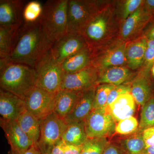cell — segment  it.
Here are the masks:
<instances>
[{
    "mask_svg": "<svg viewBox=\"0 0 154 154\" xmlns=\"http://www.w3.org/2000/svg\"><path fill=\"white\" fill-rule=\"evenodd\" d=\"M146 148L154 146V127L149 128L142 132Z\"/></svg>",
    "mask_w": 154,
    "mask_h": 154,
    "instance_id": "cell-36",
    "label": "cell"
},
{
    "mask_svg": "<svg viewBox=\"0 0 154 154\" xmlns=\"http://www.w3.org/2000/svg\"><path fill=\"white\" fill-rule=\"evenodd\" d=\"M34 69L36 87L53 94L60 90L65 73L61 64L53 56L51 49L38 61Z\"/></svg>",
    "mask_w": 154,
    "mask_h": 154,
    "instance_id": "cell-6",
    "label": "cell"
},
{
    "mask_svg": "<svg viewBox=\"0 0 154 154\" xmlns=\"http://www.w3.org/2000/svg\"><path fill=\"white\" fill-rule=\"evenodd\" d=\"M138 127L137 119L131 116L118 122L116 126L115 132L122 135H128L137 132Z\"/></svg>",
    "mask_w": 154,
    "mask_h": 154,
    "instance_id": "cell-33",
    "label": "cell"
},
{
    "mask_svg": "<svg viewBox=\"0 0 154 154\" xmlns=\"http://www.w3.org/2000/svg\"><path fill=\"white\" fill-rule=\"evenodd\" d=\"M17 121L33 144L37 145L40 137L41 119L26 110Z\"/></svg>",
    "mask_w": 154,
    "mask_h": 154,
    "instance_id": "cell-24",
    "label": "cell"
},
{
    "mask_svg": "<svg viewBox=\"0 0 154 154\" xmlns=\"http://www.w3.org/2000/svg\"><path fill=\"white\" fill-rule=\"evenodd\" d=\"M137 72L126 66L111 67L99 73L97 85L107 84L118 86L131 82Z\"/></svg>",
    "mask_w": 154,
    "mask_h": 154,
    "instance_id": "cell-20",
    "label": "cell"
},
{
    "mask_svg": "<svg viewBox=\"0 0 154 154\" xmlns=\"http://www.w3.org/2000/svg\"><path fill=\"white\" fill-rule=\"evenodd\" d=\"M25 101L18 96L0 89V114L1 118L9 121H17L26 111Z\"/></svg>",
    "mask_w": 154,
    "mask_h": 154,
    "instance_id": "cell-17",
    "label": "cell"
},
{
    "mask_svg": "<svg viewBox=\"0 0 154 154\" xmlns=\"http://www.w3.org/2000/svg\"><path fill=\"white\" fill-rule=\"evenodd\" d=\"M131 82L116 86L115 88H113L111 91L108 96L106 105V108L108 107L119 96L126 93H131Z\"/></svg>",
    "mask_w": 154,
    "mask_h": 154,
    "instance_id": "cell-34",
    "label": "cell"
},
{
    "mask_svg": "<svg viewBox=\"0 0 154 154\" xmlns=\"http://www.w3.org/2000/svg\"><path fill=\"white\" fill-rule=\"evenodd\" d=\"M88 138L85 121H75L67 123L62 140L66 143L82 146Z\"/></svg>",
    "mask_w": 154,
    "mask_h": 154,
    "instance_id": "cell-25",
    "label": "cell"
},
{
    "mask_svg": "<svg viewBox=\"0 0 154 154\" xmlns=\"http://www.w3.org/2000/svg\"><path fill=\"white\" fill-rule=\"evenodd\" d=\"M99 72L91 65L82 70L65 73L60 90L82 92L97 85Z\"/></svg>",
    "mask_w": 154,
    "mask_h": 154,
    "instance_id": "cell-11",
    "label": "cell"
},
{
    "mask_svg": "<svg viewBox=\"0 0 154 154\" xmlns=\"http://www.w3.org/2000/svg\"><path fill=\"white\" fill-rule=\"evenodd\" d=\"M96 86L82 92L72 109L64 119L66 123L85 121L93 109Z\"/></svg>",
    "mask_w": 154,
    "mask_h": 154,
    "instance_id": "cell-18",
    "label": "cell"
},
{
    "mask_svg": "<svg viewBox=\"0 0 154 154\" xmlns=\"http://www.w3.org/2000/svg\"><path fill=\"white\" fill-rule=\"evenodd\" d=\"M66 125L64 119L54 112L41 119L40 137L37 146L41 154H51L53 148L62 140Z\"/></svg>",
    "mask_w": 154,
    "mask_h": 154,
    "instance_id": "cell-8",
    "label": "cell"
},
{
    "mask_svg": "<svg viewBox=\"0 0 154 154\" xmlns=\"http://www.w3.org/2000/svg\"><path fill=\"white\" fill-rule=\"evenodd\" d=\"M147 40L140 37L127 42L125 49L126 66L133 71H138L143 64Z\"/></svg>",
    "mask_w": 154,
    "mask_h": 154,
    "instance_id": "cell-19",
    "label": "cell"
},
{
    "mask_svg": "<svg viewBox=\"0 0 154 154\" xmlns=\"http://www.w3.org/2000/svg\"><path fill=\"white\" fill-rule=\"evenodd\" d=\"M116 86L110 84L97 85L96 87L93 109H105L110 92Z\"/></svg>",
    "mask_w": 154,
    "mask_h": 154,
    "instance_id": "cell-32",
    "label": "cell"
},
{
    "mask_svg": "<svg viewBox=\"0 0 154 154\" xmlns=\"http://www.w3.org/2000/svg\"><path fill=\"white\" fill-rule=\"evenodd\" d=\"M0 124L12 150L18 154H22L33 144L17 121H9L1 118Z\"/></svg>",
    "mask_w": 154,
    "mask_h": 154,
    "instance_id": "cell-15",
    "label": "cell"
},
{
    "mask_svg": "<svg viewBox=\"0 0 154 154\" xmlns=\"http://www.w3.org/2000/svg\"><path fill=\"white\" fill-rule=\"evenodd\" d=\"M62 147L64 154H81L82 152V146H75L63 141Z\"/></svg>",
    "mask_w": 154,
    "mask_h": 154,
    "instance_id": "cell-38",
    "label": "cell"
},
{
    "mask_svg": "<svg viewBox=\"0 0 154 154\" xmlns=\"http://www.w3.org/2000/svg\"><path fill=\"white\" fill-rule=\"evenodd\" d=\"M136 103L131 93L119 96L108 107L115 121L119 122L133 116L136 111Z\"/></svg>",
    "mask_w": 154,
    "mask_h": 154,
    "instance_id": "cell-21",
    "label": "cell"
},
{
    "mask_svg": "<svg viewBox=\"0 0 154 154\" xmlns=\"http://www.w3.org/2000/svg\"><path fill=\"white\" fill-rule=\"evenodd\" d=\"M19 29L0 26V60L6 62L13 49Z\"/></svg>",
    "mask_w": 154,
    "mask_h": 154,
    "instance_id": "cell-27",
    "label": "cell"
},
{
    "mask_svg": "<svg viewBox=\"0 0 154 154\" xmlns=\"http://www.w3.org/2000/svg\"><path fill=\"white\" fill-rule=\"evenodd\" d=\"M126 44L118 37L92 51L91 65L99 73L111 67L126 66Z\"/></svg>",
    "mask_w": 154,
    "mask_h": 154,
    "instance_id": "cell-7",
    "label": "cell"
},
{
    "mask_svg": "<svg viewBox=\"0 0 154 154\" xmlns=\"http://www.w3.org/2000/svg\"><path fill=\"white\" fill-rule=\"evenodd\" d=\"M109 143L107 137L88 138L82 146L81 154H103Z\"/></svg>",
    "mask_w": 154,
    "mask_h": 154,
    "instance_id": "cell-30",
    "label": "cell"
},
{
    "mask_svg": "<svg viewBox=\"0 0 154 154\" xmlns=\"http://www.w3.org/2000/svg\"><path fill=\"white\" fill-rule=\"evenodd\" d=\"M121 25L110 1L88 22L81 34L92 51L119 37Z\"/></svg>",
    "mask_w": 154,
    "mask_h": 154,
    "instance_id": "cell-2",
    "label": "cell"
},
{
    "mask_svg": "<svg viewBox=\"0 0 154 154\" xmlns=\"http://www.w3.org/2000/svg\"><path fill=\"white\" fill-rule=\"evenodd\" d=\"M148 47L154 49V40H147Z\"/></svg>",
    "mask_w": 154,
    "mask_h": 154,
    "instance_id": "cell-44",
    "label": "cell"
},
{
    "mask_svg": "<svg viewBox=\"0 0 154 154\" xmlns=\"http://www.w3.org/2000/svg\"><path fill=\"white\" fill-rule=\"evenodd\" d=\"M51 154H64L62 147V141H61L59 143L53 148Z\"/></svg>",
    "mask_w": 154,
    "mask_h": 154,
    "instance_id": "cell-42",
    "label": "cell"
},
{
    "mask_svg": "<svg viewBox=\"0 0 154 154\" xmlns=\"http://www.w3.org/2000/svg\"><path fill=\"white\" fill-rule=\"evenodd\" d=\"M88 138L107 137L115 132L116 123L108 107L93 109L85 120Z\"/></svg>",
    "mask_w": 154,
    "mask_h": 154,
    "instance_id": "cell-9",
    "label": "cell"
},
{
    "mask_svg": "<svg viewBox=\"0 0 154 154\" xmlns=\"http://www.w3.org/2000/svg\"><path fill=\"white\" fill-rule=\"evenodd\" d=\"M144 0L113 1L116 13L122 24L142 5Z\"/></svg>",
    "mask_w": 154,
    "mask_h": 154,
    "instance_id": "cell-28",
    "label": "cell"
},
{
    "mask_svg": "<svg viewBox=\"0 0 154 154\" xmlns=\"http://www.w3.org/2000/svg\"><path fill=\"white\" fill-rule=\"evenodd\" d=\"M26 2L22 0L0 1V26L19 29L24 23Z\"/></svg>",
    "mask_w": 154,
    "mask_h": 154,
    "instance_id": "cell-14",
    "label": "cell"
},
{
    "mask_svg": "<svg viewBox=\"0 0 154 154\" xmlns=\"http://www.w3.org/2000/svg\"><path fill=\"white\" fill-rule=\"evenodd\" d=\"M143 154H154V146L146 148Z\"/></svg>",
    "mask_w": 154,
    "mask_h": 154,
    "instance_id": "cell-43",
    "label": "cell"
},
{
    "mask_svg": "<svg viewBox=\"0 0 154 154\" xmlns=\"http://www.w3.org/2000/svg\"><path fill=\"white\" fill-rule=\"evenodd\" d=\"M88 47L82 34L68 33L53 43L51 51L54 58L61 64L68 58Z\"/></svg>",
    "mask_w": 154,
    "mask_h": 154,
    "instance_id": "cell-12",
    "label": "cell"
},
{
    "mask_svg": "<svg viewBox=\"0 0 154 154\" xmlns=\"http://www.w3.org/2000/svg\"><path fill=\"white\" fill-rule=\"evenodd\" d=\"M141 37H145L147 40H154V17L150 19L146 25Z\"/></svg>",
    "mask_w": 154,
    "mask_h": 154,
    "instance_id": "cell-37",
    "label": "cell"
},
{
    "mask_svg": "<svg viewBox=\"0 0 154 154\" xmlns=\"http://www.w3.org/2000/svg\"><path fill=\"white\" fill-rule=\"evenodd\" d=\"M152 127H154V97L142 107L138 131L143 132L145 130Z\"/></svg>",
    "mask_w": 154,
    "mask_h": 154,
    "instance_id": "cell-29",
    "label": "cell"
},
{
    "mask_svg": "<svg viewBox=\"0 0 154 154\" xmlns=\"http://www.w3.org/2000/svg\"><path fill=\"white\" fill-rule=\"evenodd\" d=\"M110 1L69 0L67 33L81 34L88 22Z\"/></svg>",
    "mask_w": 154,
    "mask_h": 154,
    "instance_id": "cell-5",
    "label": "cell"
},
{
    "mask_svg": "<svg viewBox=\"0 0 154 154\" xmlns=\"http://www.w3.org/2000/svg\"><path fill=\"white\" fill-rule=\"evenodd\" d=\"M69 0H50L43 5L39 22L45 34L53 43L67 33Z\"/></svg>",
    "mask_w": 154,
    "mask_h": 154,
    "instance_id": "cell-4",
    "label": "cell"
},
{
    "mask_svg": "<svg viewBox=\"0 0 154 154\" xmlns=\"http://www.w3.org/2000/svg\"><path fill=\"white\" fill-rule=\"evenodd\" d=\"M9 154H18L16 152L12 150L11 149V150L9 152Z\"/></svg>",
    "mask_w": 154,
    "mask_h": 154,
    "instance_id": "cell-46",
    "label": "cell"
},
{
    "mask_svg": "<svg viewBox=\"0 0 154 154\" xmlns=\"http://www.w3.org/2000/svg\"><path fill=\"white\" fill-rule=\"evenodd\" d=\"M92 51L89 47L66 59L61 65L65 73H72L91 65Z\"/></svg>",
    "mask_w": 154,
    "mask_h": 154,
    "instance_id": "cell-23",
    "label": "cell"
},
{
    "mask_svg": "<svg viewBox=\"0 0 154 154\" xmlns=\"http://www.w3.org/2000/svg\"><path fill=\"white\" fill-rule=\"evenodd\" d=\"M53 44L45 34L39 21L24 23L17 31L14 47L6 62L22 64L34 69Z\"/></svg>",
    "mask_w": 154,
    "mask_h": 154,
    "instance_id": "cell-1",
    "label": "cell"
},
{
    "mask_svg": "<svg viewBox=\"0 0 154 154\" xmlns=\"http://www.w3.org/2000/svg\"><path fill=\"white\" fill-rule=\"evenodd\" d=\"M125 154H143L146 149L142 132L134 133L120 138L116 143Z\"/></svg>",
    "mask_w": 154,
    "mask_h": 154,
    "instance_id": "cell-26",
    "label": "cell"
},
{
    "mask_svg": "<svg viewBox=\"0 0 154 154\" xmlns=\"http://www.w3.org/2000/svg\"><path fill=\"white\" fill-rule=\"evenodd\" d=\"M151 75L153 79H154V64L153 66L151 69Z\"/></svg>",
    "mask_w": 154,
    "mask_h": 154,
    "instance_id": "cell-45",
    "label": "cell"
},
{
    "mask_svg": "<svg viewBox=\"0 0 154 154\" xmlns=\"http://www.w3.org/2000/svg\"><path fill=\"white\" fill-rule=\"evenodd\" d=\"M131 94L136 104L143 106L154 97V79L151 73L137 72L131 81Z\"/></svg>",
    "mask_w": 154,
    "mask_h": 154,
    "instance_id": "cell-16",
    "label": "cell"
},
{
    "mask_svg": "<svg viewBox=\"0 0 154 154\" xmlns=\"http://www.w3.org/2000/svg\"><path fill=\"white\" fill-rule=\"evenodd\" d=\"M43 11V5L40 2L32 1L25 5L23 12L24 23H33L38 21Z\"/></svg>",
    "mask_w": 154,
    "mask_h": 154,
    "instance_id": "cell-31",
    "label": "cell"
},
{
    "mask_svg": "<svg viewBox=\"0 0 154 154\" xmlns=\"http://www.w3.org/2000/svg\"><path fill=\"white\" fill-rule=\"evenodd\" d=\"M103 154H125L121 148L116 143H109Z\"/></svg>",
    "mask_w": 154,
    "mask_h": 154,
    "instance_id": "cell-39",
    "label": "cell"
},
{
    "mask_svg": "<svg viewBox=\"0 0 154 154\" xmlns=\"http://www.w3.org/2000/svg\"><path fill=\"white\" fill-rule=\"evenodd\" d=\"M56 93H49L36 86L24 100L26 110L43 119L54 111Z\"/></svg>",
    "mask_w": 154,
    "mask_h": 154,
    "instance_id": "cell-10",
    "label": "cell"
},
{
    "mask_svg": "<svg viewBox=\"0 0 154 154\" xmlns=\"http://www.w3.org/2000/svg\"><path fill=\"white\" fill-rule=\"evenodd\" d=\"M154 64V49L147 47L145 54L143 64L138 71L146 73H151L152 68Z\"/></svg>",
    "mask_w": 154,
    "mask_h": 154,
    "instance_id": "cell-35",
    "label": "cell"
},
{
    "mask_svg": "<svg viewBox=\"0 0 154 154\" xmlns=\"http://www.w3.org/2000/svg\"><path fill=\"white\" fill-rule=\"evenodd\" d=\"M144 11L151 18L154 17V0H144Z\"/></svg>",
    "mask_w": 154,
    "mask_h": 154,
    "instance_id": "cell-40",
    "label": "cell"
},
{
    "mask_svg": "<svg viewBox=\"0 0 154 154\" xmlns=\"http://www.w3.org/2000/svg\"><path fill=\"white\" fill-rule=\"evenodd\" d=\"M1 89L25 100L36 86L35 69L25 64L10 63L0 68Z\"/></svg>",
    "mask_w": 154,
    "mask_h": 154,
    "instance_id": "cell-3",
    "label": "cell"
},
{
    "mask_svg": "<svg viewBox=\"0 0 154 154\" xmlns=\"http://www.w3.org/2000/svg\"><path fill=\"white\" fill-rule=\"evenodd\" d=\"M82 92L62 90L58 91L54 112L64 119L72 109Z\"/></svg>",
    "mask_w": 154,
    "mask_h": 154,
    "instance_id": "cell-22",
    "label": "cell"
},
{
    "mask_svg": "<svg viewBox=\"0 0 154 154\" xmlns=\"http://www.w3.org/2000/svg\"><path fill=\"white\" fill-rule=\"evenodd\" d=\"M151 18L144 11L142 4L122 24L119 38L128 42L141 37L144 29Z\"/></svg>",
    "mask_w": 154,
    "mask_h": 154,
    "instance_id": "cell-13",
    "label": "cell"
},
{
    "mask_svg": "<svg viewBox=\"0 0 154 154\" xmlns=\"http://www.w3.org/2000/svg\"><path fill=\"white\" fill-rule=\"evenodd\" d=\"M22 154H41V153L38 146L33 144Z\"/></svg>",
    "mask_w": 154,
    "mask_h": 154,
    "instance_id": "cell-41",
    "label": "cell"
}]
</instances>
